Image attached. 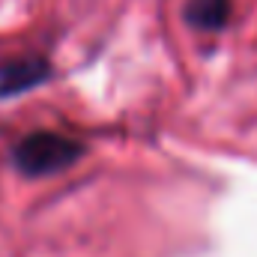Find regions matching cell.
Instances as JSON below:
<instances>
[{
	"label": "cell",
	"mask_w": 257,
	"mask_h": 257,
	"mask_svg": "<svg viewBox=\"0 0 257 257\" xmlns=\"http://www.w3.org/2000/svg\"><path fill=\"white\" fill-rule=\"evenodd\" d=\"M51 78V66L42 57H12L0 63V99L27 93Z\"/></svg>",
	"instance_id": "cell-2"
},
{
	"label": "cell",
	"mask_w": 257,
	"mask_h": 257,
	"mask_svg": "<svg viewBox=\"0 0 257 257\" xmlns=\"http://www.w3.org/2000/svg\"><path fill=\"white\" fill-rule=\"evenodd\" d=\"M186 18L197 30H218L230 18V0H189Z\"/></svg>",
	"instance_id": "cell-3"
},
{
	"label": "cell",
	"mask_w": 257,
	"mask_h": 257,
	"mask_svg": "<svg viewBox=\"0 0 257 257\" xmlns=\"http://www.w3.org/2000/svg\"><path fill=\"white\" fill-rule=\"evenodd\" d=\"M84 156V144L57 132H33L12 147V165L27 177H48L66 171Z\"/></svg>",
	"instance_id": "cell-1"
}]
</instances>
